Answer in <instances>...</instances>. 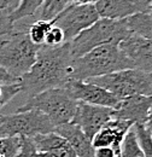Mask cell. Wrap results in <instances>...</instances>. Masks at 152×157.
Wrapping results in <instances>:
<instances>
[{
  "label": "cell",
  "instance_id": "1",
  "mask_svg": "<svg viewBox=\"0 0 152 157\" xmlns=\"http://www.w3.org/2000/svg\"><path fill=\"white\" fill-rule=\"evenodd\" d=\"M73 60L69 42L57 47L41 46L35 63L19 78L22 92L30 98L51 88L65 87L70 81Z\"/></svg>",
  "mask_w": 152,
  "mask_h": 157
},
{
  "label": "cell",
  "instance_id": "2",
  "mask_svg": "<svg viewBox=\"0 0 152 157\" xmlns=\"http://www.w3.org/2000/svg\"><path fill=\"white\" fill-rule=\"evenodd\" d=\"M124 69H133L131 60L124 56L118 45H103L81 57L74 58L70 80L87 81Z\"/></svg>",
  "mask_w": 152,
  "mask_h": 157
},
{
  "label": "cell",
  "instance_id": "3",
  "mask_svg": "<svg viewBox=\"0 0 152 157\" xmlns=\"http://www.w3.org/2000/svg\"><path fill=\"white\" fill-rule=\"evenodd\" d=\"M77 101L65 87L51 88L38 93L19 106L17 111L39 110L50 118L55 127L71 123Z\"/></svg>",
  "mask_w": 152,
  "mask_h": 157
},
{
  "label": "cell",
  "instance_id": "4",
  "mask_svg": "<svg viewBox=\"0 0 152 157\" xmlns=\"http://www.w3.org/2000/svg\"><path fill=\"white\" fill-rule=\"evenodd\" d=\"M131 34L124 21L99 18L91 27L81 32L70 44L74 58L81 57L95 47L103 45H118Z\"/></svg>",
  "mask_w": 152,
  "mask_h": 157
},
{
  "label": "cell",
  "instance_id": "5",
  "mask_svg": "<svg viewBox=\"0 0 152 157\" xmlns=\"http://www.w3.org/2000/svg\"><path fill=\"white\" fill-rule=\"evenodd\" d=\"M40 48L27 32H13L0 42V67L19 80L35 63Z\"/></svg>",
  "mask_w": 152,
  "mask_h": 157
},
{
  "label": "cell",
  "instance_id": "6",
  "mask_svg": "<svg viewBox=\"0 0 152 157\" xmlns=\"http://www.w3.org/2000/svg\"><path fill=\"white\" fill-rule=\"evenodd\" d=\"M87 81L105 88L118 100L138 94L152 97V73L134 68L89 78Z\"/></svg>",
  "mask_w": 152,
  "mask_h": 157
},
{
  "label": "cell",
  "instance_id": "7",
  "mask_svg": "<svg viewBox=\"0 0 152 157\" xmlns=\"http://www.w3.org/2000/svg\"><path fill=\"white\" fill-rule=\"evenodd\" d=\"M55 128L50 118L39 110L17 111L16 114L4 115L0 123V137L34 138L55 132Z\"/></svg>",
  "mask_w": 152,
  "mask_h": 157
},
{
  "label": "cell",
  "instance_id": "8",
  "mask_svg": "<svg viewBox=\"0 0 152 157\" xmlns=\"http://www.w3.org/2000/svg\"><path fill=\"white\" fill-rule=\"evenodd\" d=\"M99 18L93 2L85 5L69 4L56 18H53V24L63 30L64 41L70 42Z\"/></svg>",
  "mask_w": 152,
  "mask_h": 157
},
{
  "label": "cell",
  "instance_id": "9",
  "mask_svg": "<svg viewBox=\"0 0 152 157\" xmlns=\"http://www.w3.org/2000/svg\"><path fill=\"white\" fill-rule=\"evenodd\" d=\"M112 110L114 109L111 108L77 101L71 123L77 126L86 137L92 140L95 134L112 118Z\"/></svg>",
  "mask_w": 152,
  "mask_h": 157
},
{
  "label": "cell",
  "instance_id": "10",
  "mask_svg": "<svg viewBox=\"0 0 152 157\" xmlns=\"http://www.w3.org/2000/svg\"><path fill=\"white\" fill-rule=\"evenodd\" d=\"M100 18L122 21L138 13H150L151 0H97L93 2Z\"/></svg>",
  "mask_w": 152,
  "mask_h": 157
},
{
  "label": "cell",
  "instance_id": "11",
  "mask_svg": "<svg viewBox=\"0 0 152 157\" xmlns=\"http://www.w3.org/2000/svg\"><path fill=\"white\" fill-rule=\"evenodd\" d=\"M65 88L70 92V94L76 101H81L91 105L115 109L120 101L112 93L89 81L70 80L66 83Z\"/></svg>",
  "mask_w": 152,
  "mask_h": 157
},
{
  "label": "cell",
  "instance_id": "12",
  "mask_svg": "<svg viewBox=\"0 0 152 157\" xmlns=\"http://www.w3.org/2000/svg\"><path fill=\"white\" fill-rule=\"evenodd\" d=\"M121 51L131 60L134 69L152 73V41L131 33L118 44Z\"/></svg>",
  "mask_w": 152,
  "mask_h": 157
},
{
  "label": "cell",
  "instance_id": "13",
  "mask_svg": "<svg viewBox=\"0 0 152 157\" xmlns=\"http://www.w3.org/2000/svg\"><path fill=\"white\" fill-rule=\"evenodd\" d=\"M152 105V97L131 96L121 99L112 110V118L129 121L133 124H145Z\"/></svg>",
  "mask_w": 152,
  "mask_h": 157
},
{
  "label": "cell",
  "instance_id": "14",
  "mask_svg": "<svg viewBox=\"0 0 152 157\" xmlns=\"http://www.w3.org/2000/svg\"><path fill=\"white\" fill-rule=\"evenodd\" d=\"M133 126L134 124L129 121L111 118L93 137V147H112L115 152L120 155L122 141Z\"/></svg>",
  "mask_w": 152,
  "mask_h": 157
},
{
  "label": "cell",
  "instance_id": "15",
  "mask_svg": "<svg viewBox=\"0 0 152 157\" xmlns=\"http://www.w3.org/2000/svg\"><path fill=\"white\" fill-rule=\"evenodd\" d=\"M55 132L68 140L77 157H94L95 149L92 145V140L86 137L77 126L73 123L62 124L55 128Z\"/></svg>",
  "mask_w": 152,
  "mask_h": 157
},
{
  "label": "cell",
  "instance_id": "16",
  "mask_svg": "<svg viewBox=\"0 0 152 157\" xmlns=\"http://www.w3.org/2000/svg\"><path fill=\"white\" fill-rule=\"evenodd\" d=\"M36 151L52 152L56 157H77L68 140L57 132L39 134L33 138Z\"/></svg>",
  "mask_w": 152,
  "mask_h": 157
},
{
  "label": "cell",
  "instance_id": "17",
  "mask_svg": "<svg viewBox=\"0 0 152 157\" xmlns=\"http://www.w3.org/2000/svg\"><path fill=\"white\" fill-rule=\"evenodd\" d=\"M124 23L131 33L138 34L145 39L152 41V15L151 13H138L126 18Z\"/></svg>",
  "mask_w": 152,
  "mask_h": 157
},
{
  "label": "cell",
  "instance_id": "18",
  "mask_svg": "<svg viewBox=\"0 0 152 157\" xmlns=\"http://www.w3.org/2000/svg\"><path fill=\"white\" fill-rule=\"evenodd\" d=\"M45 0H21L18 7L10 15V20L15 24L16 22L25 17L33 16L39 9L44 5Z\"/></svg>",
  "mask_w": 152,
  "mask_h": 157
},
{
  "label": "cell",
  "instance_id": "19",
  "mask_svg": "<svg viewBox=\"0 0 152 157\" xmlns=\"http://www.w3.org/2000/svg\"><path fill=\"white\" fill-rule=\"evenodd\" d=\"M121 157H145L144 152L139 145L138 138L134 131V126L129 129L127 136L124 137L122 145H121V151H120Z\"/></svg>",
  "mask_w": 152,
  "mask_h": 157
},
{
  "label": "cell",
  "instance_id": "20",
  "mask_svg": "<svg viewBox=\"0 0 152 157\" xmlns=\"http://www.w3.org/2000/svg\"><path fill=\"white\" fill-rule=\"evenodd\" d=\"M53 25V20L46 21V20H39L34 22L29 29H28V36L32 40L33 44L38 45V46H44L45 38L48 33V30L52 28Z\"/></svg>",
  "mask_w": 152,
  "mask_h": 157
},
{
  "label": "cell",
  "instance_id": "21",
  "mask_svg": "<svg viewBox=\"0 0 152 157\" xmlns=\"http://www.w3.org/2000/svg\"><path fill=\"white\" fill-rule=\"evenodd\" d=\"M70 4V0H45L41 6V20L52 21Z\"/></svg>",
  "mask_w": 152,
  "mask_h": 157
},
{
  "label": "cell",
  "instance_id": "22",
  "mask_svg": "<svg viewBox=\"0 0 152 157\" xmlns=\"http://www.w3.org/2000/svg\"><path fill=\"white\" fill-rule=\"evenodd\" d=\"M19 145V137H0V155L4 157H16Z\"/></svg>",
  "mask_w": 152,
  "mask_h": 157
},
{
  "label": "cell",
  "instance_id": "23",
  "mask_svg": "<svg viewBox=\"0 0 152 157\" xmlns=\"http://www.w3.org/2000/svg\"><path fill=\"white\" fill-rule=\"evenodd\" d=\"M134 131L145 157H152V138L142 124H134Z\"/></svg>",
  "mask_w": 152,
  "mask_h": 157
},
{
  "label": "cell",
  "instance_id": "24",
  "mask_svg": "<svg viewBox=\"0 0 152 157\" xmlns=\"http://www.w3.org/2000/svg\"><path fill=\"white\" fill-rule=\"evenodd\" d=\"M19 92H22V87L19 82L10 83V85H0V111Z\"/></svg>",
  "mask_w": 152,
  "mask_h": 157
},
{
  "label": "cell",
  "instance_id": "25",
  "mask_svg": "<svg viewBox=\"0 0 152 157\" xmlns=\"http://www.w3.org/2000/svg\"><path fill=\"white\" fill-rule=\"evenodd\" d=\"M65 41H64V33L63 30L57 27V25H52V28L48 30L46 38H45V42H44V46H47V47H57L63 45Z\"/></svg>",
  "mask_w": 152,
  "mask_h": 157
},
{
  "label": "cell",
  "instance_id": "26",
  "mask_svg": "<svg viewBox=\"0 0 152 157\" xmlns=\"http://www.w3.org/2000/svg\"><path fill=\"white\" fill-rule=\"evenodd\" d=\"M21 145H19L18 154L16 157H36V147L34 145L33 138L19 137Z\"/></svg>",
  "mask_w": 152,
  "mask_h": 157
},
{
  "label": "cell",
  "instance_id": "27",
  "mask_svg": "<svg viewBox=\"0 0 152 157\" xmlns=\"http://www.w3.org/2000/svg\"><path fill=\"white\" fill-rule=\"evenodd\" d=\"M13 32V23L10 20V15L5 10L0 9V36L10 35Z\"/></svg>",
  "mask_w": 152,
  "mask_h": 157
},
{
  "label": "cell",
  "instance_id": "28",
  "mask_svg": "<svg viewBox=\"0 0 152 157\" xmlns=\"http://www.w3.org/2000/svg\"><path fill=\"white\" fill-rule=\"evenodd\" d=\"M21 0H0V9L5 10L9 15H11L18 7Z\"/></svg>",
  "mask_w": 152,
  "mask_h": 157
},
{
  "label": "cell",
  "instance_id": "29",
  "mask_svg": "<svg viewBox=\"0 0 152 157\" xmlns=\"http://www.w3.org/2000/svg\"><path fill=\"white\" fill-rule=\"evenodd\" d=\"M19 82V80L15 76H12L10 73H7L5 69L0 67V85H10V83H16Z\"/></svg>",
  "mask_w": 152,
  "mask_h": 157
},
{
  "label": "cell",
  "instance_id": "30",
  "mask_svg": "<svg viewBox=\"0 0 152 157\" xmlns=\"http://www.w3.org/2000/svg\"><path fill=\"white\" fill-rule=\"evenodd\" d=\"M117 154L112 147H98L94 150V157H116Z\"/></svg>",
  "mask_w": 152,
  "mask_h": 157
},
{
  "label": "cell",
  "instance_id": "31",
  "mask_svg": "<svg viewBox=\"0 0 152 157\" xmlns=\"http://www.w3.org/2000/svg\"><path fill=\"white\" fill-rule=\"evenodd\" d=\"M144 127H145V129L149 132L150 137L152 138V105H151V108H150V111H149V115H147V120H146Z\"/></svg>",
  "mask_w": 152,
  "mask_h": 157
},
{
  "label": "cell",
  "instance_id": "32",
  "mask_svg": "<svg viewBox=\"0 0 152 157\" xmlns=\"http://www.w3.org/2000/svg\"><path fill=\"white\" fill-rule=\"evenodd\" d=\"M89 2H92V0H70V4H74V5H85Z\"/></svg>",
  "mask_w": 152,
  "mask_h": 157
},
{
  "label": "cell",
  "instance_id": "33",
  "mask_svg": "<svg viewBox=\"0 0 152 157\" xmlns=\"http://www.w3.org/2000/svg\"><path fill=\"white\" fill-rule=\"evenodd\" d=\"M36 157H56L52 152H46V151H38Z\"/></svg>",
  "mask_w": 152,
  "mask_h": 157
},
{
  "label": "cell",
  "instance_id": "34",
  "mask_svg": "<svg viewBox=\"0 0 152 157\" xmlns=\"http://www.w3.org/2000/svg\"><path fill=\"white\" fill-rule=\"evenodd\" d=\"M2 120H4V115H1V114H0V123L2 122Z\"/></svg>",
  "mask_w": 152,
  "mask_h": 157
},
{
  "label": "cell",
  "instance_id": "35",
  "mask_svg": "<svg viewBox=\"0 0 152 157\" xmlns=\"http://www.w3.org/2000/svg\"><path fill=\"white\" fill-rule=\"evenodd\" d=\"M150 13L152 15V0H151V10H150Z\"/></svg>",
  "mask_w": 152,
  "mask_h": 157
},
{
  "label": "cell",
  "instance_id": "36",
  "mask_svg": "<svg viewBox=\"0 0 152 157\" xmlns=\"http://www.w3.org/2000/svg\"><path fill=\"white\" fill-rule=\"evenodd\" d=\"M95 1H97V0H92V2H95Z\"/></svg>",
  "mask_w": 152,
  "mask_h": 157
},
{
  "label": "cell",
  "instance_id": "37",
  "mask_svg": "<svg viewBox=\"0 0 152 157\" xmlns=\"http://www.w3.org/2000/svg\"><path fill=\"white\" fill-rule=\"evenodd\" d=\"M116 157H121V155H117V156H116Z\"/></svg>",
  "mask_w": 152,
  "mask_h": 157
},
{
  "label": "cell",
  "instance_id": "38",
  "mask_svg": "<svg viewBox=\"0 0 152 157\" xmlns=\"http://www.w3.org/2000/svg\"><path fill=\"white\" fill-rule=\"evenodd\" d=\"M0 157H4V156H2V155H0Z\"/></svg>",
  "mask_w": 152,
  "mask_h": 157
}]
</instances>
